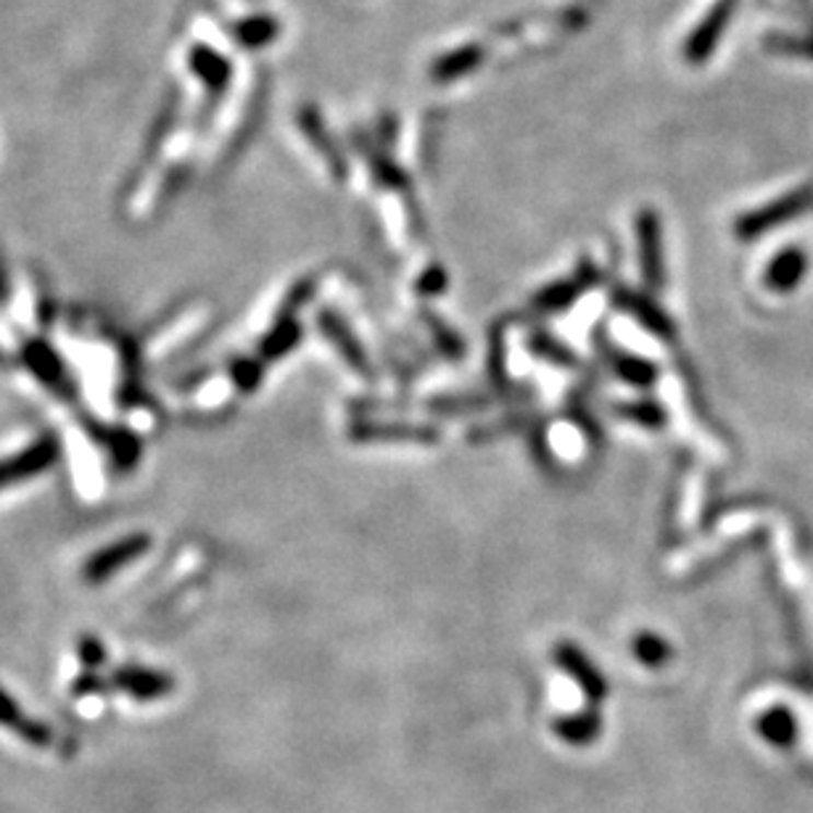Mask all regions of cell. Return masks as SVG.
I'll return each mask as SVG.
<instances>
[{
  "label": "cell",
  "instance_id": "6da1fadb",
  "mask_svg": "<svg viewBox=\"0 0 813 813\" xmlns=\"http://www.w3.org/2000/svg\"><path fill=\"white\" fill-rule=\"evenodd\" d=\"M813 207V185H805V188L792 190L779 201L768 204V207L753 211L751 217H745L740 225V235L745 239H755V235L766 233V230L785 225V222L798 220L803 211H809Z\"/></svg>",
  "mask_w": 813,
  "mask_h": 813
},
{
  "label": "cell",
  "instance_id": "7a4b0ae2",
  "mask_svg": "<svg viewBox=\"0 0 813 813\" xmlns=\"http://www.w3.org/2000/svg\"><path fill=\"white\" fill-rule=\"evenodd\" d=\"M732 11H734V0H719V3L713 5V11L702 19L700 27L689 35L687 48H684V54H687L689 61L700 63L713 54L716 46H719L723 30H727L729 19H732Z\"/></svg>",
  "mask_w": 813,
  "mask_h": 813
},
{
  "label": "cell",
  "instance_id": "3957f363",
  "mask_svg": "<svg viewBox=\"0 0 813 813\" xmlns=\"http://www.w3.org/2000/svg\"><path fill=\"white\" fill-rule=\"evenodd\" d=\"M805 272H809V256H805L803 248H785L768 267L766 286L777 293L795 291Z\"/></svg>",
  "mask_w": 813,
  "mask_h": 813
},
{
  "label": "cell",
  "instance_id": "277c9868",
  "mask_svg": "<svg viewBox=\"0 0 813 813\" xmlns=\"http://www.w3.org/2000/svg\"><path fill=\"white\" fill-rule=\"evenodd\" d=\"M114 684H117L119 689H125L127 695L138 697V700H156V697L172 693L170 676L146 669H121L119 674L114 676Z\"/></svg>",
  "mask_w": 813,
  "mask_h": 813
},
{
  "label": "cell",
  "instance_id": "5b68a950",
  "mask_svg": "<svg viewBox=\"0 0 813 813\" xmlns=\"http://www.w3.org/2000/svg\"><path fill=\"white\" fill-rule=\"evenodd\" d=\"M481 59H484L481 46H465V48L454 50V54L441 56V59L431 67V74L441 82L457 80V77H463L471 72V69H476L478 63H481Z\"/></svg>",
  "mask_w": 813,
  "mask_h": 813
},
{
  "label": "cell",
  "instance_id": "8992f818",
  "mask_svg": "<svg viewBox=\"0 0 813 813\" xmlns=\"http://www.w3.org/2000/svg\"><path fill=\"white\" fill-rule=\"evenodd\" d=\"M235 37H239V43H243V46L262 48L278 37V22L270 16L243 19L239 27H235Z\"/></svg>",
  "mask_w": 813,
  "mask_h": 813
},
{
  "label": "cell",
  "instance_id": "52a82bcc",
  "mask_svg": "<svg viewBox=\"0 0 813 813\" xmlns=\"http://www.w3.org/2000/svg\"><path fill=\"white\" fill-rule=\"evenodd\" d=\"M758 729L768 742H774L777 747H787L792 742V737H795V719H792V713H787V710L782 708L768 710L764 719H760Z\"/></svg>",
  "mask_w": 813,
  "mask_h": 813
},
{
  "label": "cell",
  "instance_id": "ba28073f",
  "mask_svg": "<svg viewBox=\"0 0 813 813\" xmlns=\"http://www.w3.org/2000/svg\"><path fill=\"white\" fill-rule=\"evenodd\" d=\"M558 732L568 742H579V745H584V742L597 737L600 721L594 719V716H581V719H568V721L560 723Z\"/></svg>",
  "mask_w": 813,
  "mask_h": 813
},
{
  "label": "cell",
  "instance_id": "9c48e42d",
  "mask_svg": "<svg viewBox=\"0 0 813 813\" xmlns=\"http://www.w3.org/2000/svg\"><path fill=\"white\" fill-rule=\"evenodd\" d=\"M24 721H27V719L22 716V710H19L14 697L5 695L3 689H0V727H9L16 732V729L22 727Z\"/></svg>",
  "mask_w": 813,
  "mask_h": 813
}]
</instances>
